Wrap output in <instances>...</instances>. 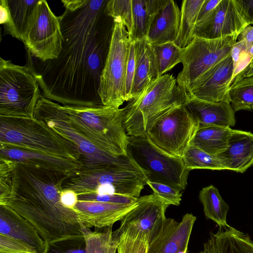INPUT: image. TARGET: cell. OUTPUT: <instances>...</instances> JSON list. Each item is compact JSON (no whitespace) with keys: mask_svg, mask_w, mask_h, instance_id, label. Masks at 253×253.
I'll return each instance as SVG.
<instances>
[{"mask_svg":"<svg viewBox=\"0 0 253 253\" xmlns=\"http://www.w3.org/2000/svg\"><path fill=\"white\" fill-rule=\"evenodd\" d=\"M232 130L229 127L220 126L199 128L190 145L210 154L217 156L227 149Z\"/></svg>","mask_w":253,"mask_h":253,"instance_id":"4316f807","label":"cell"},{"mask_svg":"<svg viewBox=\"0 0 253 253\" xmlns=\"http://www.w3.org/2000/svg\"><path fill=\"white\" fill-rule=\"evenodd\" d=\"M0 23L4 28V34H8L21 41L9 8L7 0H0Z\"/></svg>","mask_w":253,"mask_h":253,"instance_id":"60d3db41","label":"cell"},{"mask_svg":"<svg viewBox=\"0 0 253 253\" xmlns=\"http://www.w3.org/2000/svg\"><path fill=\"white\" fill-rule=\"evenodd\" d=\"M34 117L44 122L54 132L74 145L81 154L83 166L133 163L128 156H114L97 147L72 124L59 104L42 95L36 105Z\"/></svg>","mask_w":253,"mask_h":253,"instance_id":"9c48e42d","label":"cell"},{"mask_svg":"<svg viewBox=\"0 0 253 253\" xmlns=\"http://www.w3.org/2000/svg\"><path fill=\"white\" fill-rule=\"evenodd\" d=\"M63 38L59 16L46 0H39L25 27L22 42L32 57L42 62L58 58Z\"/></svg>","mask_w":253,"mask_h":253,"instance_id":"7c38bea8","label":"cell"},{"mask_svg":"<svg viewBox=\"0 0 253 253\" xmlns=\"http://www.w3.org/2000/svg\"><path fill=\"white\" fill-rule=\"evenodd\" d=\"M198 129V123L183 106L160 118L146 133L149 140L163 151L183 158Z\"/></svg>","mask_w":253,"mask_h":253,"instance_id":"4fadbf2b","label":"cell"},{"mask_svg":"<svg viewBox=\"0 0 253 253\" xmlns=\"http://www.w3.org/2000/svg\"><path fill=\"white\" fill-rule=\"evenodd\" d=\"M249 25L253 24V0H236Z\"/></svg>","mask_w":253,"mask_h":253,"instance_id":"f6af8a7d","label":"cell"},{"mask_svg":"<svg viewBox=\"0 0 253 253\" xmlns=\"http://www.w3.org/2000/svg\"><path fill=\"white\" fill-rule=\"evenodd\" d=\"M0 144L81 161L74 145L34 117L0 115Z\"/></svg>","mask_w":253,"mask_h":253,"instance_id":"8992f818","label":"cell"},{"mask_svg":"<svg viewBox=\"0 0 253 253\" xmlns=\"http://www.w3.org/2000/svg\"><path fill=\"white\" fill-rule=\"evenodd\" d=\"M152 47L159 78L182 62L184 48L174 42L154 45Z\"/></svg>","mask_w":253,"mask_h":253,"instance_id":"4dcf8cb0","label":"cell"},{"mask_svg":"<svg viewBox=\"0 0 253 253\" xmlns=\"http://www.w3.org/2000/svg\"><path fill=\"white\" fill-rule=\"evenodd\" d=\"M229 97L235 112L253 110V76L233 83L229 89Z\"/></svg>","mask_w":253,"mask_h":253,"instance_id":"1f68e13d","label":"cell"},{"mask_svg":"<svg viewBox=\"0 0 253 253\" xmlns=\"http://www.w3.org/2000/svg\"><path fill=\"white\" fill-rule=\"evenodd\" d=\"M216 156L225 169L245 172L253 165V133L232 129L227 149Z\"/></svg>","mask_w":253,"mask_h":253,"instance_id":"44dd1931","label":"cell"},{"mask_svg":"<svg viewBox=\"0 0 253 253\" xmlns=\"http://www.w3.org/2000/svg\"><path fill=\"white\" fill-rule=\"evenodd\" d=\"M72 124L89 141L114 156L127 155L128 136L123 125L122 108L61 105Z\"/></svg>","mask_w":253,"mask_h":253,"instance_id":"5b68a950","label":"cell"},{"mask_svg":"<svg viewBox=\"0 0 253 253\" xmlns=\"http://www.w3.org/2000/svg\"><path fill=\"white\" fill-rule=\"evenodd\" d=\"M243 51L247 52V47L245 42L243 41H237L232 46L230 54L233 61L234 66L237 63L240 54Z\"/></svg>","mask_w":253,"mask_h":253,"instance_id":"c3c4849f","label":"cell"},{"mask_svg":"<svg viewBox=\"0 0 253 253\" xmlns=\"http://www.w3.org/2000/svg\"><path fill=\"white\" fill-rule=\"evenodd\" d=\"M78 199L80 201H96L126 205L135 203L137 199V198L116 194L81 195L78 196Z\"/></svg>","mask_w":253,"mask_h":253,"instance_id":"f35d334b","label":"cell"},{"mask_svg":"<svg viewBox=\"0 0 253 253\" xmlns=\"http://www.w3.org/2000/svg\"><path fill=\"white\" fill-rule=\"evenodd\" d=\"M0 253H39L29 244L0 234Z\"/></svg>","mask_w":253,"mask_h":253,"instance_id":"74e56055","label":"cell"},{"mask_svg":"<svg viewBox=\"0 0 253 253\" xmlns=\"http://www.w3.org/2000/svg\"><path fill=\"white\" fill-rule=\"evenodd\" d=\"M248 25L236 0H221L207 20L195 28L194 37L214 39L239 35Z\"/></svg>","mask_w":253,"mask_h":253,"instance_id":"5bb4252c","label":"cell"},{"mask_svg":"<svg viewBox=\"0 0 253 253\" xmlns=\"http://www.w3.org/2000/svg\"><path fill=\"white\" fill-rule=\"evenodd\" d=\"M233 70V61L230 55L206 73L187 94L188 97L212 102L230 103L229 89Z\"/></svg>","mask_w":253,"mask_h":253,"instance_id":"2e32d148","label":"cell"},{"mask_svg":"<svg viewBox=\"0 0 253 253\" xmlns=\"http://www.w3.org/2000/svg\"><path fill=\"white\" fill-rule=\"evenodd\" d=\"M176 79L166 74L152 83L138 97L122 108L123 125L128 136L144 134L158 120L188 101Z\"/></svg>","mask_w":253,"mask_h":253,"instance_id":"3957f363","label":"cell"},{"mask_svg":"<svg viewBox=\"0 0 253 253\" xmlns=\"http://www.w3.org/2000/svg\"><path fill=\"white\" fill-rule=\"evenodd\" d=\"M188 97L184 107L198 123L199 128L209 126L230 127L235 124V112L230 103Z\"/></svg>","mask_w":253,"mask_h":253,"instance_id":"ffe728a7","label":"cell"},{"mask_svg":"<svg viewBox=\"0 0 253 253\" xmlns=\"http://www.w3.org/2000/svg\"><path fill=\"white\" fill-rule=\"evenodd\" d=\"M169 206L153 194L139 197L136 206L125 216L119 228L135 225L147 233L150 239L166 219L165 212Z\"/></svg>","mask_w":253,"mask_h":253,"instance_id":"d6986e66","label":"cell"},{"mask_svg":"<svg viewBox=\"0 0 253 253\" xmlns=\"http://www.w3.org/2000/svg\"><path fill=\"white\" fill-rule=\"evenodd\" d=\"M108 1L84 0L75 9H65L59 16L63 40L56 59L33 62L26 50L42 96L63 105H103L98 90L114 27Z\"/></svg>","mask_w":253,"mask_h":253,"instance_id":"6da1fadb","label":"cell"},{"mask_svg":"<svg viewBox=\"0 0 253 253\" xmlns=\"http://www.w3.org/2000/svg\"><path fill=\"white\" fill-rule=\"evenodd\" d=\"M42 95L29 64L19 66L0 58V115L34 117Z\"/></svg>","mask_w":253,"mask_h":253,"instance_id":"ba28073f","label":"cell"},{"mask_svg":"<svg viewBox=\"0 0 253 253\" xmlns=\"http://www.w3.org/2000/svg\"><path fill=\"white\" fill-rule=\"evenodd\" d=\"M245 42L247 47V52L253 45V26L247 25L238 35L237 40Z\"/></svg>","mask_w":253,"mask_h":253,"instance_id":"7dc6e473","label":"cell"},{"mask_svg":"<svg viewBox=\"0 0 253 253\" xmlns=\"http://www.w3.org/2000/svg\"><path fill=\"white\" fill-rule=\"evenodd\" d=\"M252 59L253 57L247 52L243 51L240 54L237 63L234 66L231 84L235 77L248 66Z\"/></svg>","mask_w":253,"mask_h":253,"instance_id":"ee69618b","label":"cell"},{"mask_svg":"<svg viewBox=\"0 0 253 253\" xmlns=\"http://www.w3.org/2000/svg\"><path fill=\"white\" fill-rule=\"evenodd\" d=\"M181 10L172 0H166L156 14L146 39L152 45L174 42L180 28Z\"/></svg>","mask_w":253,"mask_h":253,"instance_id":"603a6c76","label":"cell"},{"mask_svg":"<svg viewBox=\"0 0 253 253\" xmlns=\"http://www.w3.org/2000/svg\"><path fill=\"white\" fill-rule=\"evenodd\" d=\"M47 253H86L84 238L49 245Z\"/></svg>","mask_w":253,"mask_h":253,"instance_id":"ab89813d","label":"cell"},{"mask_svg":"<svg viewBox=\"0 0 253 253\" xmlns=\"http://www.w3.org/2000/svg\"><path fill=\"white\" fill-rule=\"evenodd\" d=\"M147 181L146 174L134 162L83 165L66 179L63 189L72 190L78 196L116 194L138 198Z\"/></svg>","mask_w":253,"mask_h":253,"instance_id":"277c9868","label":"cell"},{"mask_svg":"<svg viewBox=\"0 0 253 253\" xmlns=\"http://www.w3.org/2000/svg\"><path fill=\"white\" fill-rule=\"evenodd\" d=\"M0 234L24 242L39 253H47L49 246L35 228L11 209L0 205Z\"/></svg>","mask_w":253,"mask_h":253,"instance_id":"7402d4cb","label":"cell"},{"mask_svg":"<svg viewBox=\"0 0 253 253\" xmlns=\"http://www.w3.org/2000/svg\"><path fill=\"white\" fill-rule=\"evenodd\" d=\"M152 45L146 38L135 42V73L131 100L138 97L158 78Z\"/></svg>","mask_w":253,"mask_h":253,"instance_id":"cb8c5ba5","label":"cell"},{"mask_svg":"<svg viewBox=\"0 0 253 253\" xmlns=\"http://www.w3.org/2000/svg\"><path fill=\"white\" fill-rule=\"evenodd\" d=\"M135 73V42L129 44L126 76V101H131L130 95Z\"/></svg>","mask_w":253,"mask_h":253,"instance_id":"b9f144b4","label":"cell"},{"mask_svg":"<svg viewBox=\"0 0 253 253\" xmlns=\"http://www.w3.org/2000/svg\"><path fill=\"white\" fill-rule=\"evenodd\" d=\"M253 76V58L248 66L235 78L233 83L245 78ZM232 83V84H233Z\"/></svg>","mask_w":253,"mask_h":253,"instance_id":"681fc988","label":"cell"},{"mask_svg":"<svg viewBox=\"0 0 253 253\" xmlns=\"http://www.w3.org/2000/svg\"><path fill=\"white\" fill-rule=\"evenodd\" d=\"M205 0H184L181 6V19L178 35L174 43L185 48L192 41L198 16Z\"/></svg>","mask_w":253,"mask_h":253,"instance_id":"f546056e","label":"cell"},{"mask_svg":"<svg viewBox=\"0 0 253 253\" xmlns=\"http://www.w3.org/2000/svg\"><path fill=\"white\" fill-rule=\"evenodd\" d=\"M166 0H131L132 31L130 42L146 38L156 14Z\"/></svg>","mask_w":253,"mask_h":253,"instance_id":"484cf974","label":"cell"},{"mask_svg":"<svg viewBox=\"0 0 253 253\" xmlns=\"http://www.w3.org/2000/svg\"><path fill=\"white\" fill-rule=\"evenodd\" d=\"M127 155L144 172L147 181L185 190L190 170L183 158L174 157L154 145L146 133L128 136Z\"/></svg>","mask_w":253,"mask_h":253,"instance_id":"52a82bcc","label":"cell"},{"mask_svg":"<svg viewBox=\"0 0 253 253\" xmlns=\"http://www.w3.org/2000/svg\"><path fill=\"white\" fill-rule=\"evenodd\" d=\"M247 52L249 53V54L253 58V45L251 46Z\"/></svg>","mask_w":253,"mask_h":253,"instance_id":"f907efd6","label":"cell"},{"mask_svg":"<svg viewBox=\"0 0 253 253\" xmlns=\"http://www.w3.org/2000/svg\"><path fill=\"white\" fill-rule=\"evenodd\" d=\"M117 240V253H147L149 235L133 225L113 232Z\"/></svg>","mask_w":253,"mask_h":253,"instance_id":"f1b7e54d","label":"cell"},{"mask_svg":"<svg viewBox=\"0 0 253 253\" xmlns=\"http://www.w3.org/2000/svg\"><path fill=\"white\" fill-rule=\"evenodd\" d=\"M137 205L120 204L96 201L78 200L74 207L82 226L104 228L112 227L122 220Z\"/></svg>","mask_w":253,"mask_h":253,"instance_id":"ac0fdd59","label":"cell"},{"mask_svg":"<svg viewBox=\"0 0 253 253\" xmlns=\"http://www.w3.org/2000/svg\"><path fill=\"white\" fill-rule=\"evenodd\" d=\"M0 157L17 163L70 175L81 168V161L0 144Z\"/></svg>","mask_w":253,"mask_h":253,"instance_id":"e0dca14e","label":"cell"},{"mask_svg":"<svg viewBox=\"0 0 253 253\" xmlns=\"http://www.w3.org/2000/svg\"><path fill=\"white\" fill-rule=\"evenodd\" d=\"M114 27L109 52L98 90L102 104L119 108L126 97V76L130 42L126 28L118 19Z\"/></svg>","mask_w":253,"mask_h":253,"instance_id":"30bf717a","label":"cell"},{"mask_svg":"<svg viewBox=\"0 0 253 253\" xmlns=\"http://www.w3.org/2000/svg\"><path fill=\"white\" fill-rule=\"evenodd\" d=\"M86 253H108L113 243L112 227L103 232H92L82 226Z\"/></svg>","mask_w":253,"mask_h":253,"instance_id":"836d02e7","label":"cell"},{"mask_svg":"<svg viewBox=\"0 0 253 253\" xmlns=\"http://www.w3.org/2000/svg\"><path fill=\"white\" fill-rule=\"evenodd\" d=\"M69 176L16 163L11 192L0 205L26 219L48 246L83 239L76 211L61 201Z\"/></svg>","mask_w":253,"mask_h":253,"instance_id":"7a4b0ae2","label":"cell"},{"mask_svg":"<svg viewBox=\"0 0 253 253\" xmlns=\"http://www.w3.org/2000/svg\"><path fill=\"white\" fill-rule=\"evenodd\" d=\"M199 253H253V241L246 233L228 225L211 233Z\"/></svg>","mask_w":253,"mask_h":253,"instance_id":"d4e9b609","label":"cell"},{"mask_svg":"<svg viewBox=\"0 0 253 253\" xmlns=\"http://www.w3.org/2000/svg\"><path fill=\"white\" fill-rule=\"evenodd\" d=\"M15 166V162L0 157V201L6 198L11 192Z\"/></svg>","mask_w":253,"mask_h":253,"instance_id":"8d00e7d4","label":"cell"},{"mask_svg":"<svg viewBox=\"0 0 253 253\" xmlns=\"http://www.w3.org/2000/svg\"><path fill=\"white\" fill-rule=\"evenodd\" d=\"M146 184L152 190L155 196L169 206L180 204L182 193L178 189L167 184L149 181H147Z\"/></svg>","mask_w":253,"mask_h":253,"instance_id":"d590c367","label":"cell"},{"mask_svg":"<svg viewBox=\"0 0 253 253\" xmlns=\"http://www.w3.org/2000/svg\"><path fill=\"white\" fill-rule=\"evenodd\" d=\"M61 201L66 207L74 209L78 201V195L71 190H63L61 195Z\"/></svg>","mask_w":253,"mask_h":253,"instance_id":"bcb514c9","label":"cell"},{"mask_svg":"<svg viewBox=\"0 0 253 253\" xmlns=\"http://www.w3.org/2000/svg\"><path fill=\"white\" fill-rule=\"evenodd\" d=\"M221 0H205L199 11L196 27L201 25L209 17Z\"/></svg>","mask_w":253,"mask_h":253,"instance_id":"7bdbcfd3","label":"cell"},{"mask_svg":"<svg viewBox=\"0 0 253 253\" xmlns=\"http://www.w3.org/2000/svg\"><path fill=\"white\" fill-rule=\"evenodd\" d=\"M238 36L235 34L214 39L194 37L184 48L182 69L176 79L179 87L187 94L190 93L206 73L230 55Z\"/></svg>","mask_w":253,"mask_h":253,"instance_id":"8fae6325","label":"cell"},{"mask_svg":"<svg viewBox=\"0 0 253 253\" xmlns=\"http://www.w3.org/2000/svg\"><path fill=\"white\" fill-rule=\"evenodd\" d=\"M186 168L212 170L225 169L216 156L210 154L201 149L190 145L183 157Z\"/></svg>","mask_w":253,"mask_h":253,"instance_id":"d6a6232c","label":"cell"},{"mask_svg":"<svg viewBox=\"0 0 253 253\" xmlns=\"http://www.w3.org/2000/svg\"><path fill=\"white\" fill-rule=\"evenodd\" d=\"M39 1L7 0L11 15L21 41L27 23Z\"/></svg>","mask_w":253,"mask_h":253,"instance_id":"e575fe53","label":"cell"},{"mask_svg":"<svg viewBox=\"0 0 253 253\" xmlns=\"http://www.w3.org/2000/svg\"><path fill=\"white\" fill-rule=\"evenodd\" d=\"M199 198L207 219L215 222L219 228L228 225L226 217L229 207L215 186L211 185L203 188L199 193Z\"/></svg>","mask_w":253,"mask_h":253,"instance_id":"83f0119b","label":"cell"},{"mask_svg":"<svg viewBox=\"0 0 253 253\" xmlns=\"http://www.w3.org/2000/svg\"><path fill=\"white\" fill-rule=\"evenodd\" d=\"M196 220L195 216L188 213L183 216L180 222L166 218L149 239L147 253H187Z\"/></svg>","mask_w":253,"mask_h":253,"instance_id":"9a60e30c","label":"cell"}]
</instances>
